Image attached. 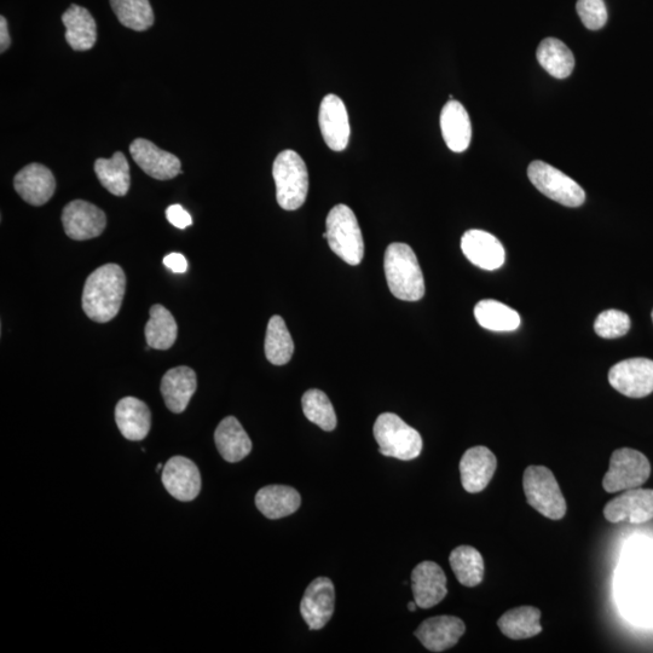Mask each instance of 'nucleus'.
Returning <instances> with one entry per match:
<instances>
[{"mask_svg": "<svg viewBox=\"0 0 653 653\" xmlns=\"http://www.w3.org/2000/svg\"><path fill=\"white\" fill-rule=\"evenodd\" d=\"M125 290L126 276L119 265L96 269L85 282L82 303L86 316L98 323L112 321L119 314Z\"/></svg>", "mask_w": 653, "mask_h": 653, "instance_id": "obj_1", "label": "nucleus"}, {"mask_svg": "<svg viewBox=\"0 0 653 653\" xmlns=\"http://www.w3.org/2000/svg\"><path fill=\"white\" fill-rule=\"evenodd\" d=\"M384 269L387 285L397 299L418 302L424 298V275L412 247L401 242L387 247Z\"/></svg>", "mask_w": 653, "mask_h": 653, "instance_id": "obj_2", "label": "nucleus"}, {"mask_svg": "<svg viewBox=\"0 0 653 653\" xmlns=\"http://www.w3.org/2000/svg\"><path fill=\"white\" fill-rule=\"evenodd\" d=\"M276 199L283 210L296 211L304 205L309 192V173L302 156L283 150L273 166Z\"/></svg>", "mask_w": 653, "mask_h": 653, "instance_id": "obj_3", "label": "nucleus"}, {"mask_svg": "<svg viewBox=\"0 0 653 653\" xmlns=\"http://www.w3.org/2000/svg\"><path fill=\"white\" fill-rule=\"evenodd\" d=\"M373 433L379 444V453L387 458L410 461L423 452L420 433L394 413L379 415Z\"/></svg>", "mask_w": 653, "mask_h": 653, "instance_id": "obj_4", "label": "nucleus"}, {"mask_svg": "<svg viewBox=\"0 0 653 653\" xmlns=\"http://www.w3.org/2000/svg\"><path fill=\"white\" fill-rule=\"evenodd\" d=\"M327 241L331 250L350 265H358L364 256L363 235L354 211L349 206H334L328 213Z\"/></svg>", "mask_w": 653, "mask_h": 653, "instance_id": "obj_5", "label": "nucleus"}, {"mask_svg": "<svg viewBox=\"0 0 653 653\" xmlns=\"http://www.w3.org/2000/svg\"><path fill=\"white\" fill-rule=\"evenodd\" d=\"M523 488L528 504L548 519L560 520L566 514V501L550 468L529 466L524 471Z\"/></svg>", "mask_w": 653, "mask_h": 653, "instance_id": "obj_6", "label": "nucleus"}, {"mask_svg": "<svg viewBox=\"0 0 653 653\" xmlns=\"http://www.w3.org/2000/svg\"><path fill=\"white\" fill-rule=\"evenodd\" d=\"M651 475L650 461L643 453L631 448L616 450L610 459V468L603 479L608 493L640 488Z\"/></svg>", "mask_w": 653, "mask_h": 653, "instance_id": "obj_7", "label": "nucleus"}, {"mask_svg": "<svg viewBox=\"0 0 653 653\" xmlns=\"http://www.w3.org/2000/svg\"><path fill=\"white\" fill-rule=\"evenodd\" d=\"M528 176L539 192L560 205L579 207L586 200L585 190L574 179L543 161L536 160L531 163Z\"/></svg>", "mask_w": 653, "mask_h": 653, "instance_id": "obj_8", "label": "nucleus"}, {"mask_svg": "<svg viewBox=\"0 0 653 653\" xmlns=\"http://www.w3.org/2000/svg\"><path fill=\"white\" fill-rule=\"evenodd\" d=\"M609 381L624 396H649L653 392V361L639 357L617 363L610 369Z\"/></svg>", "mask_w": 653, "mask_h": 653, "instance_id": "obj_9", "label": "nucleus"}, {"mask_svg": "<svg viewBox=\"0 0 653 653\" xmlns=\"http://www.w3.org/2000/svg\"><path fill=\"white\" fill-rule=\"evenodd\" d=\"M62 224L68 238L77 241L95 239L107 225L106 213L84 200H74L63 208Z\"/></svg>", "mask_w": 653, "mask_h": 653, "instance_id": "obj_10", "label": "nucleus"}, {"mask_svg": "<svg viewBox=\"0 0 653 653\" xmlns=\"http://www.w3.org/2000/svg\"><path fill=\"white\" fill-rule=\"evenodd\" d=\"M604 517L610 523L643 524L653 519V490L629 489L604 508Z\"/></svg>", "mask_w": 653, "mask_h": 653, "instance_id": "obj_11", "label": "nucleus"}, {"mask_svg": "<svg viewBox=\"0 0 653 653\" xmlns=\"http://www.w3.org/2000/svg\"><path fill=\"white\" fill-rule=\"evenodd\" d=\"M335 589L327 577H317L304 593L300 614L311 631H320L334 614Z\"/></svg>", "mask_w": 653, "mask_h": 653, "instance_id": "obj_12", "label": "nucleus"}, {"mask_svg": "<svg viewBox=\"0 0 653 653\" xmlns=\"http://www.w3.org/2000/svg\"><path fill=\"white\" fill-rule=\"evenodd\" d=\"M319 124L323 140L334 152H343L350 141L348 109L342 98L327 95L320 106Z\"/></svg>", "mask_w": 653, "mask_h": 653, "instance_id": "obj_13", "label": "nucleus"}, {"mask_svg": "<svg viewBox=\"0 0 653 653\" xmlns=\"http://www.w3.org/2000/svg\"><path fill=\"white\" fill-rule=\"evenodd\" d=\"M164 487L173 498L190 502L198 498L201 491V475L198 466L184 456H173L163 470Z\"/></svg>", "mask_w": 653, "mask_h": 653, "instance_id": "obj_14", "label": "nucleus"}, {"mask_svg": "<svg viewBox=\"0 0 653 653\" xmlns=\"http://www.w3.org/2000/svg\"><path fill=\"white\" fill-rule=\"evenodd\" d=\"M130 153L143 172L159 181H167L182 173L181 160L176 155L165 152L144 138H137L131 143Z\"/></svg>", "mask_w": 653, "mask_h": 653, "instance_id": "obj_15", "label": "nucleus"}, {"mask_svg": "<svg viewBox=\"0 0 653 653\" xmlns=\"http://www.w3.org/2000/svg\"><path fill=\"white\" fill-rule=\"evenodd\" d=\"M466 632L464 621L454 616L427 618L415 631V637L431 652H443L459 643Z\"/></svg>", "mask_w": 653, "mask_h": 653, "instance_id": "obj_16", "label": "nucleus"}, {"mask_svg": "<svg viewBox=\"0 0 653 653\" xmlns=\"http://www.w3.org/2000/svg\"><path fill=\"white\" fill-rule=\"evenodd\" d=\"M461 250L473 265L484 270L500 269L505 264L504 246L487 231H466L461 239Z\"/></svg>", "mask_w": 653, "mask_h": 653, "instance_id": "obj_17", "label": "nucleus"}, {"mask_svg": "<svg viewBox=\"0 0 653 653\" xmlns=\"http://www.w3.org/2000/svg\"><path fill=\"white\" fill-rule=\"evenodd\" d=\"M496 467L498 460L487 447L468 449L460 461L462 487L470 494L481 493L493 479Z\"/></svg>", "mask_w": 653, "mask_h": 653, "instance_id": "obj_18", "label": "nucleus"}, {"mask_svg": "<svg viewBox=\"0 0 653 653\" xmlns=\"http://www.w3.org/2000/svg\"><path fill=\"white\" fill-rule=\"evenodd\" d=\"M415 603L421 609H431L447 597V576L435 562H423L412 572Z\"/></svg>", "mask_w": 653, "mask_h": 653, "instance_id": "obj_19", "label": "nucleus"}, {"mask_svg": "<svg viewBox=\"0 0 653 653\" xmlns=\"http://www.w3.org/2000/svg\"><path fill=\"white\" fill-rule=\"evenodd\" d=\"M14 187L17 194L28 204L43 206L54 196L56 181L48 167L31 164L17 173Z\"/></svg>", "mask_w": 653, "mask_h": 653, "instance_id": "obj_20", "label": "nucleus"}, {"mask_svg": "<svg viewBox=\"0 0 653 653\" xmlns=\"http://www.w3.org/2000/svg\"><path fill=\"white\" fill-rule=\"evenodd\" d=\"M198 387V379L192 368L176 367L170 369L161 380V394L166 407L172 413L181 414L187 409Z\"/></svg>", "mask_w": 653, "mask_h": 653, "instance_id": "obj_21", "label": "nucleus"}, {"mask_svg": "<svg viewBox=\"0 0 653 653\" xmlns=\"http://www.w3.org/2000/svg\"><path fill=\"white\" fill-rule=\"evenodd\" d=\"M118 429L129 441H142L152 427V413L146 403L136 397H125L115 408Z\"/></svg>", "mask_w": 653, "mask_h": 653, "instance_id": "obj_22", "label": "nucleus"}, {"mask_svg": "<svg viewBox=\"0 0 653 653\" xmlns=\"http://www.w3.org/2000/svg\"><path fill=\"white\" fill-rule=\"evenodd\" d=\"M441 129L444 141L450 150L462 153L470 147L472 125L464 106L458 101L450 100L442 109Z\"/></svg>", "mask_w": 653, "mask_h": 653, "instance_id": "obj_23", "label": "nucleus"}, {"mask_svg": "<svg viewBox=\"0 0 653 653\" xmlns=\"http://www.w3.org/2000/svg\"><path fill=\"white\" fill-rule=\"evenodd\" d=\"M215 442L219 454L230 464L244 460L252 450L251 438L234 416H228L218 425Z\"/></svg>", "mask_w": 653, "mask_h": 653, "instance_id": "obj_24", "label": "nucleus"}, {"mask_svg": "<svg viewBox=\"0 0 653 653\" xmlns=\"http://www.w3.org/2000/svg\"><path fill=\"white\" fill-rule=\"evenodd\" d=\"M66 27V40L75 51H88L97 42V26L88 9L72 4L62 15Z\"/></svg>", "mask_w": 653, "mask_h": 653, "instance_id": "obj_25", "label": "nucleus"}, {"mask_svg": "<svg viewBox=\"0 0 653 653\" xmlns=\"http://www.w3.org/2000/svg\"><path fill=\"white\" fill-rule=\"evenodd\" d=\"M302 498L298 491L287 485H268L256 495V506L265 517L280 519L299 510Z\"/></svg>", "mask_w": 653, "mask_h": 653, "instance_id": "obj_26", "label": "nucleus"}, {"mask_svg": "<svg viewBox=\"0 0 653 653\" xmlns=\"http://www.w3.org/2000/svg\"><path fill=\"white\" fill-rule=\"evenodd\" d=\"M498 626L502 634L513 640L536 637L542 632L541 611L533 606L508 610L500 617Z\"/></svg>", "mask_w": 653, "mask_h": 653, "instance_id": "obj_27", "label": "nucleus"}, {"mask_svg": "<svg viewBox=\"0 0 653 653\" xmlns=\"http://www.w3.org/2000/svg\"><path fill=\"white\" fill-rule=\"evenodd\" d=\"M95 172L98 181L109 193L125 196L131 186L130 166L126 156L117 152L111 159H97Z\"/></svg>", "mask_w": 653, "mask_h": 653, "instance_id": "obj_28", "label": "nucleus"}, {"mask_svg": "<svg viewBox=\"0 0 653 653\" xmlns=\"http://www.w3.org/2000/svg\"><path fill=\"white\" fill-rule=\"evenodd\" d=\"M150 319L147 322V344L155 350H169L176 343L178 327L175 317L163 305L155 304L149 310Z\"/></svg>", "mask_w": 653, "mask_h": 653, "instance_id": "obj_29", "label": "nucleus"}, {"mask_svg": "<svg viewBox=\"0 0 653 653\" xmlns=\"http://www.w3.org/2000/svg\"><path fill=\"white\" fill-rule=\"evenodd\" d=\"M475 316L479 325L493 332L516 331L522 322L516 310L493 299L479 302L475 308Z\"/></svg>", "mask_w": 653, "mask_h": 653, "instance_id": "obj_30", "label": "nucleus"}, {"mask_svg": "<svg viewBox=\"0 0 653 653\" xmlns=\"http://www.w3.org/2000/svg\"><path fill=\"white\" fill-rule=\"evenodd\" d=\"M537 60L545 71L557 79L570 77L575 67L574 55L563 42L547 38L541 42L536 52Z\"/></svg>", "mask_w": 653, "mask_h": 653, "instance_id": "obj_31", "label": "nucleus"}, {"mask_svg": "<svg viewBox=\"0 0 653 653\" xmlns=\"http://www.w3.org/2000/svg\"><path fill=\"white\" fill-rule=\"evenodd\" d=\"M450 566L456 579L465 587L481 585L484 577L482 554L471 546H460L450 553Z\"/></svg>", "mask_w": 653, "mask_h": 653, "instance_id": "obj_32", "label": "nucleus"}, {"mask_svg": "<svg viewBox=\"0 0 653 653\" xmlns=\"http://www.w3.org/2000/svg\"><path fill=\"white\" fill-rule=\"evenodd\" d=\"M294 352L292 335L282 317H271L265 337V356L274 366H283L291 361Z\"/></svg>", "mask_w": 653, "mask_h": 653, "instance_id": "obj_33", "label": "nucleus"}, {"mask_svg": "<svg viewBox=\"0 0 653 653\" xmlns=\"http://www.w3.org/2000/svg\"><path fill=\"white\" fill-rule=\"evenodd\" d=\"M111 7L121 25L137 32L149 30L154 13L149 0H111Z\"/></svg>", "mask_w": 653, "mask_h": 653, "instance_id": "obj_34", "label": "nucleus"}, {"mask_svg": "<svg viewBox=\"0 0 653 653\" xmlns=\"http://www.w3.org/2000/svg\"><path fill=\"white\" fill-rule=\"evenodd\" d=\"M302 406L306 419L321 427L323 431H333L337 427V415L325 392L316 389L306 391Z\"/></svg>", "mask_w": 653, "mask_h": 653, "instance_id": "obj_35", "label": "nucleus"}, {"mask_svg": "<svg viewBox=\"0 0 653 653\" xmlns=\"http://www.w3.org/2000/svg\"><path fill=\"white\" fill-rule=\"evenodd\" d=\"M631 329V319L626 312L620 310H606L597 317L594 331L604 339H616L626 335Z\"/></svg>", "mask_w": 653, "mask_h": 653, "instance_id": "obj_36", "label": "nucleus"}, {"mask_svg": "<svg viewBox=\"0 0 653 653\" xmlns=\"http://www.w3.org/2000/svg\"><path fill=\"white\" fill-rule=\"evenodd\" d=\"M576 8L588 30L598 31L608 22V9L604 0H579Z\"/></svg>", "mask_w": 653, "mask_h": 653, "instance_id": "obj_37", "label": "nucleus"}, {"mask_svg": "<svg viewBox=\"0 0 653 653\" xmlns=\"http://www.w3.org/2000/svg\"><path fill=\"white\" fill-rule=\"evenodd\" d=\"M628 589L631 591L627 593L631 605H638L643 612L646 608L652 609L653 614V572H644L640 582L632 581Z\"/></svg>", "mask_w": 653, "mask_h": 653, "instance_id": "obj_38", "label": "nucleus"}, {"mask_svg": "<svg viewBox=\"0 0 653 653\" xmlns=\"http://www.w3.org/2000/svg\"><path fill=\"white\" fill-rule=\"evenodd\" d=\"M166 218L173 227L186 229L193 224L192 216L181 205H172L166 210Z\"/></svg>", "mask_w": 653, "mask_h": 653, "instance_id": "obj_39", "label": "nucleus"}, {"mask_svg": "<svg viewBox=\"0 0 653 653\" xmlns=\"http://www.w3.org/2000/svg\"><path fill=\"white\" fill-rule=\"evenodd\" d=\"M164 265L176 274H183L188 270L187 259L181 253H171L169 256H166L164 258Z\"/></svg>", "mask_w": 653, "mask_h": 653, "instance_id": "obj_40", "label": "nucleus"}, {"mask_svg": "<svg viewBox=\"0 0 653 653\" xmlns=\"http://www.w3.org/2000/svg\"><path fill=\"white\" fill-rule=\"evenodd\" d=\"M11 39L8 31V22L5 17H0V51L4 52L9 49Z\"/></svg>", "mask_w": 653, "mask_h": 653, "instance_id": "obj_41", "label": "nucleus"}, {"mask_svg": "<svg viewBox=\"0 0 653 653\" xmlns=\"http://www.w3.org/2000/svg\"><path fill=\"white\" fill-rule=\"evenodd\" d=\"M418 608H419V606H418V604L415 603V600H414V602H410V603L408 604V610H409L410 612H414V611H416V609H418Z\"/></svg>", "mask_w": 653, "mask_h": 653, "instance_id": "obj_42", "label": "nucleus"}, {"mask_svg": "<svg viewBox=\"0 0 653 653\" xmlns=\"http://www.w3.org/2000/svg\"><path fill=\"white\" fill-rule=\"evenodd\" d=\"M164 467H165L164 464H161V462H160V464H158V466H156V471L164 470Z\"/></svg>", "mask_w": 653, "mask_h": 653, "instance_id": "obj_43", "label": "nucleus"}, {"mask_svg": "<svg viewBox=\"0 0 653 653\" xmlns=\"http://www.w3.org/2000/svg\"><path fill=\"white\" fill-rule=\"evenodd\" d=\"M652 321H653V311H652Z\"/></svg>", "mask_w": 653, "mask_h": 653, "instance_id": "obj_44", "label": "nucleus"}]
</instances>
